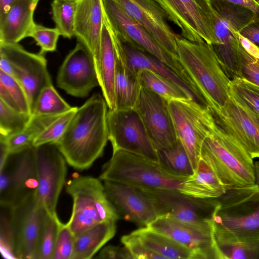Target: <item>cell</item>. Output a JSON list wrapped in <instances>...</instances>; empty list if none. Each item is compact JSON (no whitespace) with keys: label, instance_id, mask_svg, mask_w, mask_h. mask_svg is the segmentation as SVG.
<instances>
[{"label":"cell","instance_id":"1","mask_svg":"<svg viewBox=\"0 0 259 259\" xmlns=\"http://www.w3.org/2000/svg\"><path fill=\"white\" fill-rule=\"evenodd\" d=\"M107 108L103 96L92 95L77 108L64 134L55 143L70 166L78 170L87 169L103 155L109 140Z\"/></svg>","mask_w":259,"mask_h":259},{"label":"cell","instance_id":"2","mask_svg":"<svg viewBox=\"0 0 259 259\" xmlns=\"http://www.w3.org/2000/svg\"><path fill=\"white\" fill-rule=\"evenodd\" d=\"M99 179L138 188L169 190L204 198L191 177L175 175L159 163L122 150L112 153L111 158L103 165Z\"/></svg>","mask_w":259,"mask_h":259},{"label":"cell","instance_id":"3","mask_svg":"<svg viewBox=\"0 0 259 259\" xmlns=\"http://www.w3.org/2000/svg\"><path fill=\"white\" fill-rule=\"evenodd\" d=\"M179 60L194 82L213 116L225 105L231 79L224 70L212 46L193 42L177 35Z\"/></svg>","mask_w":259,"mask_h":259},{"label":"cell","instance_id":"4","mask_svg":"<svg viewBox=\"0 0 259 259\" xmlns=\"http://www.w3.org/2000/svg\"><path fill=\"white\" fill-rule=\"evenodd\" d=\"M213 235L242 242H259V188H232L218 198Z\"/></svg>","mask_w":259,"mask_h":259},{"label":"cell","instance_id":"5","mask_svg":"<svg viewBox=\"0 0 259 259\" xmlns=\"http://www.w3.org/2000/svg\"><path fill=\"white\" fill-rule=\"evenodd\" d=\"M200 158L226 190L255 184L253 159L217 123L203 143Z\"/></svg>","mask_w":259,"mask_h":259},{"label":"cell","instance_id":"6","mask_svg":"<svg viewBox=\"0 0 259 259\" xmlns=\"http://www.w3.org/2000/svg\"><path fill=\"white\" fill-rule=\"evenodd\" d=\"M66 190L73 200L67 223L75 237L98 224L119 219L100 179L90 176L74 178L67 183Z\"/></svg>","mask_w":259,"mask_h":259},{"label":"cell","instance_id":"7","mask_svg":"<svg viewBox=\"0 0 259 259\" xmlns=\"http://www.w3.org/2000/svg\"><path fill=\"white\" fill-rule=\"evenodd\" d=\"M111 27L123 42L155 57L175 72L195 96L199 92L180 60L167 52L142 26L130 17L115 0H102Z\"/></svg>","mask_w":259,"mask_h":259},{"label":"cell","instance_id":"8","mask_svg":"<svg viewBox=\"0 0 259 259\" xmlns=\"http://www.w3.org/2000/svg\"><path fill=\"white\" fill-rule=\"evenodd\" d=\"M176 132L195 171L203 143L217 122L209 109L193 99L168 102Z\"/></svg>","mask_w":259,"mask_h":259},{"label":"cell","instance_id":"9","mask_svg":"<svg viewBox=\"0 0 259 259\" xmlns=\"http://www.w3.org/2000/svg\"><path fill=\"white\" fill-rule=\"evenodd\" d=\"M139 188L151 200L158 217L213 229L218 198L196 197L169 190Z\"/></svg>","mask_w":259,"mask_h":259},{"label":"cell","instance_id":"10","mask_svg":"<svg viewBox=\"0 0 259 259\" xmlns=\"http://www.w3.org/2000/svg\"><path fill=\"white\" fill-rule=\"evenodd\" d=\"M107 125L113 152L122 150L159 163L157 150L134 109L108 110Z\"/></svg>","mask_w":259,"mask_h":259},{"label":"cell","instance_id":"11","mask_svg":"<svg viewBox=\"0 0 259 259\" xmlns=\"http://www.w3.org/2000/svg\"><path fill=\"white\" fill-rule=\"evenodd\" d=\"M35 147L38 183L35 198L49 215L60 221L56 208L65 184L67 162L55 143Z\"/></svg>","mask_w":259,"mask_h":259},{"label":"cell","instance_id":"12","mask_svg":"<svg viewBox=\"0 0 259 259\" xmlns=\"http://www.w3.org/2000/svg\"><path fill=\"white\" fill-rule=\"evenodd\" d=\"M0 55L12 64L14 78L27 94L32 114L41 91L53 84L44 54L28 52L18 43L0 41Z\"/></svg>","mask_w":259,"mask_h":259},{"label":"cell","instance_id":"13","mask_svg":"<svg viewBox=\"0 0 259 259\" xmlns=\"http://www.w3.org/2000/svg\"><path fill=\"white\" fill-rule=\"evenodd\" d=\"M217 123L250 157L259 158V116L229 91L225 105L213 116Z\"/></svg>","mask_w":259,"mask_h":259},{"label":"cell","instance_id":"14","mask_svg":"<svg viewBox=\"0 0 259 259\" xmlns=\"http://www.w3.org/2000/svg\"><path fill=\"white\" fill-rule=\"evenodd\" d=\"M47 213L36 199L35 194L13 206L12 224L17 259H36L42 225Z\"/></svg>","mask_w":259,"mask_h":259},{"label":"cell","instance_id":"15","mask_svg":"<svg viewBox=\"0 0 259 259\" xmlns=\"http://www.w3.org/2000/svg\"><path fill=\"white\" fill-rule=\"evenodd\" d=\"M168 102L142 86L134 108L140 116L157 151L173 145L178 140Z\"/></svg>","mask_w":259,"mask_h":259},{"label":"cell","instance_id":"16","mask_svg":"<svg viewBox=\"0 0 259 259\" xmlns=\"http://www.w3.org/2000/svg\"><path fill=\"white\" fill-rule=\"evenodd\" d=\"M57 86L70 96L84 98L99 85L92 56L87 47L77 41L67 55L56 78Z\"/></svg>","mask_w":259,"mask_h":259},{"label":"cell","instance_id":"17","mask_svg":"<svg viewBox=\"0 0 259 259\" xmlns=\"http://www.w3.org/2000/svg\"><path fill=\"white\" fill-rule=\"evenodd\" d=\"M132 19L145 28L167 52L179 60L175 34L167 16L154 0H115Z\"/></svg>","mask_w":259,"mask_h":259},{"label":"cell","instance_id":"18","mask_svg":"<svg viewBox=\"0 0 259 259\" xmlns=\"http://www.w3.org/2000/svg\"><path fill=\"white\" fill-rule=\"evenodd\" d=\"M103 184L119 219L146 227L158 217L152 202L140 188L110 181H104Z\"/></svg>","mask_w":259,"mask_h":259},{"label":"cell","instance_id":"19","mask_svg":"<svg viewBox=\"0 0 259 259\" xmlns=\"http://www.w3.org/2000/svg\"><path fill=\"white\" fill-rule=\"evenodd\" d=\"M146 227L191 250L199 259H220L215 244L213 229L202 228L164 217H157Z\"/></svg>","mask_w":259,"mask_h":259},{"label":"cell","instance_id":"20","mask_svg":"<svg viewBox=\"0 0 259 259\" xmlns=\"http://www.w3.org/2000/svg\"><path fill=\"white\" fill-rule=\"evenodd\" d=\"M213 22L218 43L212 46L221 66L230 79L239 77L240 52L243 47L240 32L244 23L231 15H220L214 10Z\"/></svg>","mask_w":259,"mask_h":259},{"label":"cell","instance_id":"21","mask_svg":"<svg viewBox=\"0 0 259 259\" xmlns=\"http://www.w3.org/2000/svg\"><path fill=\"white\" fill-rule=\"evenodd\" d=\"M104 17L102 0H78L75 17L74 36L91 54L97 74Z\"/></svg>","mask_w":259,"mask_h":259},{"label":"cell","instance_id":"22","mask_svg":"<svg viewBox=\"0 0 259 259\" xmlns=\"http://www.w3.org/2000/svg\"><path fill=\"white\" fill-rule=\"evenodd\" d=\"M7 162L11 171L15 206L34 194L38 187L35 146L10 154Z\"/></svg>","mask_w":259,"mask_h":259},{"label":"cell","instance_id":"23","mask_svg":"<svg viewBox=\"0 0 259 259\" xmlns=\"http://www.w3.org/2000/svg\"><path fill=\"white\" fill-rule=\"evenodd\" d=\"M116 60V51L111 28L104 13L98 75L99 86L110 110L117 109L115 94Z\"/></svg>","mask_w":259,"mask_h":259},{"label":"cell","instance_id":"24","mask_svg":"<svg viewBox=\"0 0 259 259\" xmlns=\"http://www.w3.org/2000/svg\"><path fill=\"white\" fill-rule=\"evenodd\" d=\"M111 30L117 55L115 77L116 109H134L142 87L139 74L128 67L124 56L122 42L112 28Z\"/></svg>","mask_w":259,"mask_h":259},{"label":"cell","instance_id":"25","mask_svg":"<svg viewBox=\"0 0 259 259\" xmlns=\"http://www.w3.org/2000/svg\"><path fill=\"white\" fill-rule=\"evenodd\" d=\"M34 0H19L0 19V41L18 43L28 36L33 25Z\"/></svg>","mask_w":259,"mask_h":259},{"label":"cell","instance_id":"26","mask_svg":"<svg viewBox=\"0 0 259 259\" xmlns=\"http://www.w3.org/2000/svg\"><path fill=\"white\" fill-rule=\"evenodd\" d=\"M116 221L98 224L75 237L72 259H90L115 235Z\"/></svg>","mask_w":259,"mask_h":259},{"label":"cell","instance_id":"27","mask_svg":"<svg viewBox=\"0 0 259 259\" xmlns=\"http://www.w3.org/2000/svg\"><path fill=\"white\" fill-rule=\"evenodd\" d=\"M122 42L127 64L133 71L138 73L142 69L153 71L178 85L197 101L186 83L165 64L149 54L141 51L128 44Z\"/></svg>","mask_w":259,"mask_h":259},{"label":"cell","instance_id":"28","mask_svg":"<svg viewBox=\"0 0 259 259\" xmlns=\"http://www.w3.org/2000/svg\"><path fill=\"white\" fill-rule=\"evenodd\" d=\"M148 248L166 258L199 259L191 250L170 237L149 229L140 228L133 232Z\"/></svg>","mask_w":259,"mask_h":259},{"label":"cell","instance_id":"29","mask_svg":"<svg viewBox=\"0 0 259 259\" xmlns=\"http://www.w3.org/2000/svg\"><path fill=\"white\" fill-rule=\"evenodd\" d=\"M61 115H32L29 123L22 132L8 138L4 137L10 153H16L33 146L35 140L54 120Z\"/></svg>","mask_w":259,"mask_h":259},{"label":"cell","instance_id":"30","mask_svg":"<svg viewBox=\"0 0 259 259\" xmlns=\"http://www.w3.org/2000/svg\"><path fill=\"white\" fill-rule=\"evenodd\" d=\"M159 164L169 172L178 176L190 177L195 174L188 154L178 139L173 145L157 151Z\"/></svg>","mask_w":259,"mask_h":259},{"label":"cell","instance_id":"31","mask_svg":"<svg viewBox=\"0 0 259 259\" xmlns=\"http://www.w3.org/2000/svg\"><path fill=\"white\" fill-rule=\"evenodd\" d=\"M139 74L143 87L158 94L168 102L176 100H194L178 85L153 71L142 69L139 71Z\"/></svg>","mask_w":259,"mask_h":259},{"label":"cell","instance_id":"32","mask_svg":"<svg viewBox=\"0 0 259 259\" xmlns=\"http://www.w3.org/2000/svg\"><path fill=\"white\" fill-rule=\"evenodd\" d=\"M214 239L220 259H257L259 242H242L215 235Z\"/></svg>","mask_w":259,"mask_h":259},{"label":"cell","instance_id":"33","mask_svg":"<svg viewBox=\"0 0 259 259\" xmlns=\"http://www.w3.org/2000/svg\"><path fill=\"white\" fill-rule=\"evenodd\" d=\"M78 0H53L51 6L52 18L63 37L74 36V22Z\"/></svg>","mask_w":259,"mask_h":259},{"label":"cell","instance_id":"34","mask_svg":"<svg viewBox=\"0 0 259 259\" xmlns=\"http://www.w3.org/2000/svg\"><path fill=\"white\" fill-rule=\"evenodd\" d=\"M58 94L53 85L44 88L36 101L32 115H61L72 108Z\"/></svg>","mask_w":259,"mask_h":259},{"label":"cell","instance_id":"35","mask_svg":"<svg viewBox=\"0 0 259 259\" xmlns=\"http://www.w3.org/2000/svg\"><path fill=\"white\" fill-rule=\"evenodd\" d=\"M192 177L206 198H219L226 191L211 167L201 158Z\"/></svg>","mask_w":259,"mask_h":259},{"label":"cell","instance_id":"36","mask_svg":"<svg viewBox=\"0 0 259 259\" xmlns=\"http://www.w3.org/2000/svg\"><path fill=\"white\" fill-rule=\"evenodd\" d=\"M163 9L167 19L181 30V36L193 42L204 40L199 37L191 27L184 12L181 0H154Z\"/></svg>","mask_w":259,"mask_h":259},{"label":"cell","instance_id":"37","mask_svg":"<svg viewBox=\"0 0 259 259\" xmlns=\"http://www.w3.org/2000/svg\"><path fill=\"white\" fill-rule=\"evenodd\" d=\"M32 115L13 110L0 100V136L8 138L22 132Z\"/></svg>","mask_w":259,"mask_h":259},{"label":"cell","instance_id":"38","mask_svg":"<svg viewBox=\"0 0 259 259\" xmlns=\"http://www.w3.org/2000/svg\"><path fill=\"white\" fill-rule=\"evenodd\" d=\"M229 91L259 116V86L244 78L231 79Z\"/></svg>","mask_w":259,"mask_h":259},{"label":"cell","instance_id":"39","mask_svg":"<svg viewBox=\"0 0 259 259\" xmlns=\"http://www.w3.org/2000/svg\"><path fill=\"white\" fill-rule=\"evenodd\" d=\"M0 206L1 252L4 258H16L12 224L13 206L2 205Z\"/></svg>","mask_w":259,"mask_h":259},{"label":"cell","instance_id":"40","mask_svg":"<svg viewBox=\"0 0 259 259\" xmlns=\"http://www.w3.org/2000/svg\"><path fill=\"white\" fill-rule=\"evenodd\" d=\"M61 223L47 213L42 225L36 259H53L58 226Z\"/></svg>","mask_w":259,"mask_h":259},{"label":"cell","instance_id":"41","mask_svg":"<svg viewBox=\"0 0 259 259\" xmlns=\"http://www.w3.org/2000/svg\"><path fill=\"white\" fill-rule=\"evenodd\" d=\"M78 107H73L68 112L54 120L35 140L34 146L56 143L63 136Z\"/></svg>","mask_w":259,"mask_h":259},{"label":"cell","instance_id":"42","mask_svg":"<svg viewBox=\"0 0 259 259\" xmlns=\"http://www.w3.org/2000/svg\"><path fill=\"white\" fill-rule=\"evenodd\" d=\"M61 34L57 28H48L34 23L28 37L33 38L40 48L39 53L44 54L56 50L57 42Z\"/></svg>","mask_w":259,"mask_h":259},{"label":"cell","instance_id":"43","mask_svg":"<svg viewBox=\"0 0 259 259\" xmlns=\"http://www.w3.org/2000/svg\"><path fill=\"white\" fill-rule=\"evenodd\" d=\"M75 237L67 223L58 226L57 236L53 259H72Z\"/></svg>","mask_w":259,"mask_h":259},{"label":"cell","instance_id":"44","mask_svg":"<svg viewBox=\"0 0 259 259\" xmlns=\"http://www.w3.org/2000/svg\"><path fill=\"white\" fill-rule=\"evenodd\" d=\"M0 82L7 88L17 104L21 112L31 114L27 94L22 85L14 77L0 70Z\"/></svg>","mask_w":259,"mask_h":259},{"label":"cell","instance_id":"45","mask_svg":"<svg viewBox=\"0 0 259 259\" xmlns=\"http://www.w3.org/2000/svg\"><path fill=\"white\" fill-rule=\"evenodd\" d=\"M121 242L128 249L133 259L163 258L146 246L133 232L123 236Z\"/></svg>","mask_w":259,"mask_h":259},{"label":"cell","instance_id":"46","mask_svg":"<svg viewBox=\"0 0 259 259\" xmlns=\"http://www.w3.org/2000/svg\"><path fill=\"white\" fill-rule=\"evenodd\" d=\"M239 72L240 77L259 86V59L250 55L243 47L240 52Z\"/></svg>","mask_w":259,"mask_h":259},{"label":"cell","instance_id":"47","mask_svg":"<svg viewBox=\"0 0 259 259\" xmlns=\"http://www.w3.org/2000/svg\"><path fill=\"white\" fill-rule=\"evenodd\" d=\"M15 196L11 171L6 162L0 168V205L14 206Z\"/></svg>","mask_w":259,"mask_h":259},{"label":"cell","instance_id":"48","mask_svg":"<svg viewBox=\"0 0 259 259\" xmlns=\"http://www.w3.org/2000/svg\"><path fill=\"white\" fill-rule=\"evenodd\" d=\"M95 258L100 259H133L128 249L123 247L108 245L101 249Z\"/></svg>","mask_w":259,"mask_h":259},{"label":"cell","instance_id":"49","mask_svg":"<svg viewBox=\"0 0 259 259\" xmlns=\"http://www.w3.org/2000/svg\"><path fill=\"white\" fill-rule=\"evenodd\" d=\"M240 34L259 48V20L247 25Z\"/></svg>","mask_w":259,"mask_h":259},{"label":"cell","instance_id":"50","mask_svg":"<svg viewBox=\"0 0 259 259\" xmlns=\"http://www.w3.org/2000/svg\"><path fill=\"white\" fill-rule=\"evenodd\" d=\"M0 100L9 108L21 112L13 96L6 86L1 82H0Z\"/></svg>","mask_w":259,"mask_h":259},{"label":"cell","instance_id":"51","mask_svg":"<svg viewBox=\"0 0 259 259\" xmlns=\"http://www.w3.org/2000/svg\"><path fill=\"white\" fill-rule=\"evenodd\" d=\"M250 9L259 19V5L255 0H225Z\"/></svg>","mask_w":259,"mask_h":259},{"label":"cell","instance_id":"52","mask_svg":"<svg viewBox=\"0 0 259 259\" xmlns=\"http://www.w3.org/2000/svg\"><path fill=\"white\" fill-rule=\"evenodd\" d=\"M240 39V42L245 50L253 57L259 59V48L241 35Z\"/></svg>","mask_w":259,"mask_h":259},{"label":"cell","instance_id":"53","mask_svg":"<svg viewBox=\"0 0 259 259\" xmlns=\"http://www.w3.org/2000/svg\"><path fill=\"white\" fill-rule=\"evenodd\" d=\"M10 154L5 138L0 136V168L6 164Z\"/></svg>","mask_w":259,"mask_h":259},{"label":"cell","instance_id":"54","mask_svg":"<svg viewBox=\"0 0 259 259\" xmlns=\"http://www.w3.org/2000/svg\"><path fill=\"white\" fill-rule=\"evenodd\" d=\"M0 70L2 71L7 75L14 77V70L12 64L5 57L1 55Z\"/></svg>","mask_w":259,"mask_h":259},{"label":"cell","instance_id":"55","mask_svg":"<svg viewBox=\"0 0 259 259\" xmlns=\"http://www.w3.org/2000/svg\"><path fill=\"white\" fill-rule=\"evenodd\" d=\"M19 1L0 0V19H2Z\"/></svg>","mask_w":259,"mask_h":259},{"label":"cell","instance_id":"56","mask_svg":"<svg viewBox=\"0 0 259 259\" xmlns=\"http://www.w3.org/2000/svg\"><path fill=\"white\" fill-rule=\"evenodd\" d=\"M255 184L259 188V161L254 163Z\"/></svg>","mask_w":259,"mask_h":259},{"label":"cell","instance_id":"57","mask_svg":"<svg viewBox=\"0 0 259 259\" xmlns=\"http://www.w3.org/2000/svg\"><path fill=\"white\" fill-rule=\"evenodd\" d=\"M39 0H34V3L37 5L38 4V2H39Z\"/></svg>","mask_w":259,"mask_h":259},{"label":"cell","instance_id":"58","mask_svg":"<svg viewBox=\"0 0 259 259\" xmlns=\"http://www.w3.org/2000/svg\"><path fill=\"white\" fill-rule=\"evenodd\" d=\"M257 259H259V252H258V255H257Z\"/></svg>","mask_w":259,"mask_h":259},{"label":"cell","instance_id":"59","mask_svg":"<svg viewBox=\"0 0 259 259\" xmlns=\"http://www.w3.org/2000/svg\"><path fill=\"white\" fill-rule=\"evenodd\" d=\"M257 3H258V4L259 5V0L258 1H257Z\"/></svg>","mask_w":259,"mask_h":259},{"label":"cell","instance_id":"60","mask_svg":"<svg viewBox=\"0 0 259 259\" xmlns=\"http://www.w3.org/2000/svg\"><path fill=\"white\" fill-rule=\"evenodd\" d=\"M256 2L258 1V0H255Z\"/></svg>","mask_w":259,"mask_h":259}]
</instances>
